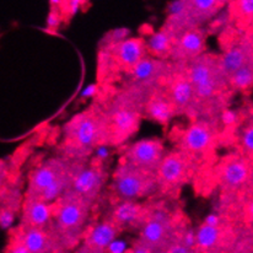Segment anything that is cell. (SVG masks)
<instances>
[{"label":"cell","instance_id":"cell-1","mask_svg":"<svg viewBox=\"0 0 253 253\" xmlns=\"http://www.w3.org/2000/svg\"><path fill=\"white\" fill-rule=\"evenodd\" d=\"M186 73L194 91L197 118L209 112H222L219 105L230 87L220 68L219 55H199L187 63Z\"/></svg>","mask_w":253,"mask_h":253},{"label":"cell","instance_id":"cell-2","mask_svg":"<svg viewBox=\"0 0 253 253\" xmlns=\"http://www.w3.org/2000/svg\"><path fill=\"white\" fill-rule=\"evenodd\" d=\"M108 143L107 120L105 111L97 106L88 108L70 120L64 126L63 158L82 161L101 144Z\"/></svg>","mask_w":253,"mask_h":253},{"label":"cell","instance_id":"cell-3","mask_svg":"<svg viewBox=\"0 0 253 253\" xmlns=\"http://www.w3.org/2000/svg\"><path fill=\"white\" fill-rule=\"evenodd\" d=\"M53 206L52 227L62 242L77 241L85 229L91 207L82 198L67 189Z\"/></svg>","mask_w":253,"mask_h":253},{"label":"cell","instance_id":"cell-4","mask_svg":"<svg viewBox=\"0 0 253 253\" xmlns=\"http://www.w3.org/2000/svg\"><path fill=\"white\" fill-rule=\"evenodd\" d=\"M103 111L107 120L108 143L120 145L138 130L143 116V105L126 91Z\"/></svg>","mask_w":253,"mask_h":253},{"label":"cell","instance_id":"cell-5","mask_svg":"<svg viewBox=\"0 0 253 253\" xmlns=\"http://www.w3.org/2000/svg\"><path fill=\"white\" fill-rule=\"evenodd\" d=\"M112 181L113 192L120 201L138 202L159 189L156 174L141 171L123 161L116 169Z\"/></svg>","mask_w":253,"mask_h":253},{"label":"cell","instance_id":"cell-6","mask_svg":"<svg viewBox=\"0 0 253 253\" xmlns=\"http://www.w3.org/2000/svg\"><path fill=\"white\" fill-rule=\"evenodd\" d=\"M196 160L179 149L166 154L156 172L158 192L173 194L182 188L191 178Z\"/></svg>","mask_w":253,"mask_h":253},{"label":"cell","instance_id":"cell-7","mask_svg":"<svg viewBox=\"0 0 253 253\" xmlns=\"http://www.w3.org/2000/svg\"><path fill=\"white\" fill-rule=\"evenodd\" d=\"M179 225L174 221L172 215L165 207L149 206L146 220L140 227L141 244L151 247L155 251L168 249L171 245V239L177 235Z\"/></svg>","mask_w":253,"mask_h":253},{"label":"cell","instance_id":"cell-8","mask_svg":"<svg viewBox=\"0 0 253 253\" xmlns=\"http://www.w3.org/2000/svg\"><path fill=\"white\" fill-rule=\"evenodd\" d=\"M217 135L219 125L216 118H196L181 134L178 149L197 161L211 150Z\"/></svg>","mask_w":253,"mask_h":253},{"label":"cell","instance_id":"cell-9","mask_svg":"<svg viewBox=\"0 0 253 253\" xmlns=\"http://www.w3.org/2000/svg\"><path fill=\"white\" fill-rule=\"evenodd\" d=\"M164 88L176 115H196V97L186 73V64L172 63V69L164 82Z\"/></svg>","mask_w":253,"mask_h":253},{"label":"cell","instance_id":"cell-10","mask_svg":"<svg viewBox=\"0 0 253 253\" xmlns=\"http://www.w3.org/2000/svg\"><path fill=\"white\" fill-rule=\"evenodd\" d=\"M165 155V145L160 139H141L126 148L123 163L156 174Z\"/></svg>","mask_w":253,"mask_h":253},{"label":"cell","instance_id":"cell-11","mask_svg":"<svg viewBox=\"0 0 253 253\" xmlns=\"http://www.w3.org/2000/svg\"><path fill=\"white\" fill-rule=\"evenodd\" d=\"M106 177L107 173L102 168L101 160L98 163L91 164L90 166L80 165L68 189L92 206L105 184Z\"/></svg>","mask_w":253,"mask_h":253},{"label":"cell","instance_id":"cell-12","mask_svg":"<svg viewBox=\"0 0 253 253\" xmlns=\"http://www.w3.org/2000/svg\"><path fill=\"white\" fill-rule=\"evenodd\" d=\"M72 164L65 158H53L37 166L30 174L29 188L25 199H39L53 182L69 171Z\"/></svg>","mask_w":253,"mask_h":253},{"label":"cell","instance_id":"cell-13","mask_svg":"<svg viewBox=\"0 0 253 253\" xmlns=\"http://www.w3.org/2000/svg\"><path fill=\"white\" fill-rule=\"evenodd\" d=\"M219 182L225 193H237L251 182V164L244 156L229 158L220 168Z\"/></svg>","mask_w":253,"mask_h":253},{"label":"cell","instance_id":"cell-14","mask_svg":"<svg viewBox=\"0 0 253 253\" xmlns=\"http://www.w3.org/2000/svg\"><path fill=\"white\" fill-rule=\"evenodd\" d=\"M207 31L202 27L184 31L174 40L171 52V59L173 63L187 64L206 53Z\"/></svg>","mask_w":253,"mask_h":253},{"label":"cell","instance_id":"cell-15","mask_svg":"<svg viewBox=\"0 0 253 253\" xmlns=\"http://www.w3.org/2000/svg\"><path fill=\"white\" fill-rule=\"evenodd\" d=\"M107 48L115 64L126 73L130 72L140 60L148 57L145 40L140 37L126 39L125 41L116 43Z\"/></svg>","mask_w":253,"mask_h":253},{"label":"cell","instance_id":"cell-16","mask_svg":"<svg viewBox=\"0 0 253 253\" xmlns=\"http://www.w3.org/2000/svg\"><path fill=\"white\" fill-rule=\"evenodd\" d=\"M252 62V47L249 37L237 40L225 49L224 54L219 57L220 68L225 79H229L247 63Z\"/></svg>","mask_w":253,"mask_h":253},{"label":"cell","instance_id":"cell-17","mask_svg":"<svg viewBox=\"0 0 253 253\" xmlns=\"http://www.w3.org/2000/svg\"><path fill=\"white\" fill-rule=\"evenodd\" d=\"M149 206L133 201H120L113 207L110 219L120 230L140 229L146 220Z\"/></svg>","mask_w":253,"mask_h":253},{"label":"cell","instance_id":"cell-18","mask_svg":"<svg viewBox=\"0 0 253 253\" xmlns=\"http://www.w3.org/2000/svg\"><path fill=\"white\" fill-rule=\"evenodd\" d=\"M143 115L149 120L163 126L169 125L172 118L176 116L173 106L163 85L153 90V92L146 98L143 107Z\"/></svg>","mask_w":253,"mask_h":253},{"label":"cell","instance_id":"cell-19","mask_svg":"<svg viewBox=\"0 0 253 253\" xmlns=\"http://www.w3.org/2000/svg\"><path fill=\"white\" fill-rule=\"evenodd\" d=\"M120 231L121 230L118 229L117 225L110 217L93 225L85 236L86 249L90 250V252L92 253H102L115 240H117Z\"/></svg>","mask_w":253,"mask_h":253},{"label":"cell","instance_id":"cell-20","mask_svg":"<svg viewBox=\"0 0 253 253\" xmlns=\"http://www.w3.org/2000/svg\"><path fill=\"white\" fill-rule=\"evenodd\" d=\"M53 206L40 199H25L22 203L21 225L29 227H45L52 222Z\"/></svg>","mask_w":253,"mask_h":253},{"label":"cell","instance_id":"cell-21","mask_svg":"<svg viewBox=\"0 0 253 253\" xmlns=\"http://www.w3.org/2000/svg\"><path fill=\"white\" fill-rule=\"evenodd\" d=\"M174 40L176 39L169 34L168 30L163 27L159 31L151 34L145 41L146 52L151 55V58H155V59H169L171 57Z\"/></svg>","mask_w":253,"mask_h":253},{"label":"cell","instance_id":"cell-22","mask_svg":"<svg viewBox=\"0 0 253 253\" xmlns=\"http://www.w3.org/2000/svg\"><path fill=\"white\" fill-rule=\"evenodd\" d=\"M225 2L216 0H191L187 1L189 16L196 27H201L202 24L214 17Z\"/></svg>","mask_w":253,"mask_h":253},{"label":"cell","instance_id":"cell-23","mask_svg":"<svg viewBox=\"0 0 253 253\" xmlns=\"http://www.w3.org/2000/svg\"><path fill=\"white\" fill-rule=\"evenodd\" d=\"M224 225L220 226H209L203 224L196 232V247L208 251L216 247L222 241L225 235Z\"/></svg>","mask_w":253,"mask_h":253},{"label":"cell","instance_id":"cell-24","mask_svg":"<svg viewBox=\"0 0 253 253\" xmlns=\"http://www.w3.org/2000/svg\"><path fill=\"white\" fill-rule=\"evenodd\" d=\"M253 67L252 62L240 68L229 79V87L235 91H247L252 86Z\"/></svg>","mask_w":253,"mask_h":253},{"label":"cell","instance_id":"cell-25","mask_svg":"<svg viewBox=\"0 0 253 253\" xmlns=\"http://www.w3.org/2000/svg\"><path fill=\"white\" fill-rule=\"evenodd\" d=\"M236 6H231V15L237 17L239 21L249 22V20H252V11H253V2L251 0H241V1L232 2Z\"/></svg>","mask_w":253,"mask_h":253},{"label":"cell","instance_id":"cell-26","mask_svg":"<svg viewBox=\"0 0 253 253\" xmlns=\"http://www.w3.org/2000/svg\"><path fill=\"white\" fill-rule=\"evenodd\" d=\"M241 144H242V154L241 156L246 158L247 160H251L252 158V150H253V129L252 125L250 123V126H246V128L242 131V138H241Z\"/></svg>","mask_w":253,"mask_h":253},{"label":"cell","instance_id":"cell-27","mask_svg":"<svg viewBox=\"0 0 253 253\" xmlns=\"http://www.w3.org/2000/svg\"><path fill=\"white\" fill-rule=\"evenodd\" d=\"M63 21V15L60 12L59 6H53V9H50L49 16L47 20V27L49 31H55L58 27L60 26V22Z\"/></svg>","mask_w":253,"mask_h":253},{"label":"cell","instance_id":"cell-28","mask_svg":"<svg viewBox=\"0 0 253 253\" xmlns=\"http://www.w3.org/2000/svg\"><path fill=\"white\" fill-rule=\"evenodd\" d=\"M16 211H11L7 208H0V227L1 229H9L12 226L15 220Z\"/></svg>","mask_w":253,"mask_h":253},{"label":"cell","instance_id":"cell-29","mask_svg":"<svg viewBox=\"0 0 253 253\" xmlns=\"http://www.w3.org/2000/svg\"><path fill=\"white\" fill-rule=\"evenodd\" d=\"M236 120H237L236 112H234V111H230V110H222V112H221L222 125L226 126H232L236 123Z\"/></svg>","mask_w":253,"mask_h":253},{"label":"cell","instance_id":"cell-30","mask_svg":"<svg viewBox=\"0 0 253 253\" xmlns=\"http://www.w3.org/2000/svg\"><path fill=\"white\" fill-rule=\"evenodd\" d=\"M106 251L108 253H126V245L125 241L115 240V241L106 249Z\"/></svg>","mask_w":253,"mask_h":253},{"label":"cell","instance_id":"cell-31","mask_svg":"<svg viewBox=\"0 0 253 253\" xmlns=\"http://www.w3.org/2000/svg\"><path fill=\"white\" fill-rule=\"evenodd\" d=\"M7 253H30V252L27 251L26 247H25L24 245L19 241V240L15 239L14 237V241H11V244H10V247H9V250H7Z\"/></svg>","mask_w":253,"mask_h":253},{"label":"cell","instance_id":"cell-32","mask_svg":"<svg viewBox=\"0 0 253 253\" xmlns=\"http://www.w3.org/2000/svg\"><path fill=\"white\" fill-rule=\"evenodd\" d=\"M204 224L209 225V226H220V225H222L221 216H220L219 214H216V212H212V214H209L208 216L206 217Z\"/></svg>","mask_w":253,"mask_h":253},{"label":"cell","instance_id":"cell-33","mask_svg":"<svg viewBox=\"0 0 253 253\" xmlns=\"http://www.w3.org/2000/svg\"><path fill=\"white\" fill-rule=\"evenodd\" d=\"M155 252H156L155 250L151 249V247L146 246V245L141 244V242H138V244L131 249V251L129 253H155Z\"/></svg>","mask_w":253,"mask_h":253},{"label":"cell","instance_id":"cell-34","mask_svg":"<svg viewBox=\"0 0 253 253\" xmlns=\"http://www.w3.org/2000/svg\"><path fill=\"white\" fill-rule=\"evenodd\" d=\"M95 90H96V87H95V86H91V87H88L87 90L85 91V92H84V95H85V96H91V95H92L93 92H95Z\"/></svg>","mask_w":253,"mask_h":253}]
</instances>
